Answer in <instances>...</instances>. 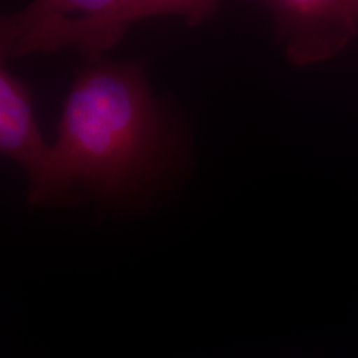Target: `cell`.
Returning a JSON list of instances; mask_svg holds the SVG:
<instances>
[{"label":"cell","mask_w":358,"mask_h":358,"mask_svg":"<svg viewBox=\"0 0 358 358\" xmlns=\"http://www.w3.org/2000/svg\"><path fill=\"white\" fill-rule=\"evenodd\" d=\"M167 143L165 117L141 66L92 62L78 72L56 141L29 178V199L40 203L80 185L120 195L162 162Z\"/></svg>","instance_id":"cell-1"},{"label":"cell","mask_w":358,"mask_h":358,"mask_svg":"<svg viewBox=\"0 0 358 358\" xmlns=\"http://www.w3.org/2000/svg\"><path fill=\"white\" fill-rule=\"evenodd\" d=\"M264 6L294 65L315 64L338 55L358 32V0H273Z\"/></svg>","instance_id":"cell-3"},{"label":"cell","mask_w":358,"mask_h":358,"mask_svg":"<svg viewBox=\"0 0 358 358\" xmlns=\"http://www.w3.org/2000/svg\"><path fill=\"white\" fill-rule=\"evenodd\" d=\"M7 56L0 44V154L24 167L31 178L43 165L50 145L41 137L29 90L3 64Z\"/></svg>","instance_id":"cell-4"},{"label":"cell","mask_w":358,"mask_h":358,"mask_svg":"<svg viewBox=\"0 0 358 358\" xmlns=\"http://www.w3.org/2000/svg\"><path fill=\"white\" fill-rule=\"evenodd\" d=\"M217 3L208 0H48L0 16V41L10 55L76 48L90 63L124 38L129 26L152 17L201 24Z\"/></svg>","instance_id":"cell-2"}]
</instances>
